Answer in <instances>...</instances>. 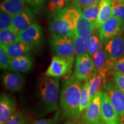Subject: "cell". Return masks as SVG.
<instances>
[{
	"label": "cell",
	"instance_id": "cell-1",
	"mask_svg": "<svg viewBox=\"0 0 124 124\" xmlns=\"http://www.w3.org/2000/svg\"><path fill=\"white\" fill-rule=\"evenodd\" d=\"M81 80L73 75L64 79L60 95V106L64 115L70 120L77 121L81 115L80 112Z\"/></svg>",
	"mask_w": 124,
	"mask_h": 124
},
{
	"label": "cell",
	"instance_id": "cell-2",
	"mask_svg": "<svg viewBox=\"0 0 124 124\" xmlns=\"http://www.w3.org/2000/svg\"><path fill=\"white\" fill-rule=\"evenodd\" d=\"M40 95L47 112L58 109V100L60 88L59 78L41 76L38 78Z\"/></svg>",
	"mask_w": 124,
	"mask_h": 124
},
{
	"label": "cell",
	"instance_id": "cell-3",
	"mask_svg": "<svg viewBox=\"0 0 124 124\" xmlns=\"http://www.w3.org/2000/svg\"><path fill=\"white\" fill-rule=\"evenodd\" d=\"M75 56L65 57L54 55L48 68L44 72V75L60 78L69 75L71 72Z\"/></svg>",
	"mask_w": 124,
	"mask_h": 124
},
{
	"label": "cell",
	"instance_id": "cell-4",
	"mask_svg": "<svg viewBox=\"0 0 124 124\" xmlns=\"http://www.w3.org/2000/svg\"><path fill=\"white\" fill-rule=\"evenodd\" d=\"M97 75V71L92 57L88 54L77 56L74 75L77 79L88 81Z\"/></svg>",
	"mask_w": 124,
	"mask_h": 124
},
{
	"label": "cell",
	"instance_id": "cell-5",
	"mask_svg": "<svg viewBox=\"0 0 124 124\" xmlns=\"http://www.w3.org/2000/svg\"><path fill=\"white\" fill-rule=\"evenodd\" d=\"M49 44L52 53L61 56H75L72 38L67 36L53 33L49 40Z\"/></svg>",
	"mask_w": 124,
	"mask_h": 124
},
{
	"label": "cell",
	"instance_id": "cell-6",
	"mask_svg": "<svg viewBox=\"0 0 124 124\" xmlns=\"http://www.w3.org/2000/svg\"><path fill=\"white\" fill-rule=\"evenodd\" d=\"M43 32L39 25L33 23L25 30L18 33L19 41L29 46L32 50L38 48L42 41Z\"/></svg>",
	"mask_w": 124,
	"mask_h": 124
},
{
	"label": "cell",
	"instance_id": "cell-7",
	"mask_svg": "<svg viewBox=\"0 0 124 124\" xmlns=\"http://www.w3.org/2000/svg\"><path fill=\"white\" fill-rule=\"evenodd\" d=\"M124 30V20L112 16L100 29V38L101 41H107L122 34Z\"/></svg>",
	"mask_w": 124,
	"mask_h": 124
},
{
	"label": "cell",
	"instance_id": "cell-8",
	"mask_svg": "<svg viewBox=\"0 0 124 124\" xmlns=\"http://www.w3.org/2000/svg\"><path fill=\"white\" fill-rule=\"evenodd\" d=\"M103 88L119 115L120 124H124V94L115 84L110 82H108L106 84L103 85Z\"/></svg>",
	"mask_w": 124,
	"mask_h": 124
},
{
	"label": "cell",
	"instance_id": "cell-9",
	"mask_svg": "<svg viewBox=\"0 0 124 124\" xmlns=\"http://www.w3.org/2000/svg\"><path fill=\"white\" fill-rule=\"evenodd\" d=\"M103 92L99 91L93 98L82 117L85 124H98L101 120V100Z\"/></svg>",
	"mask_w": 124,
	"mask_h": 124
},
{
	"label": "cell",
	"instance_id": "cell-10",
	"mask_svg": "<svg viewBox=\"0 0 124 124\" xmlns=\"http://www.w3.org/2000/svg\"><path fill=\"white\" fill-rule=\"evenodd\" d=\"M101 120L106 124H120L119 115L105 91L103 92L102 96Z\"/></svg>",
	"mask_w": 124,
	"mask_h": 124
},
{
	"label": "cell",
	"instance_id": "cell-11",
	"mask_svg": "<svg viewBox=\"0 0 124 124\" xmlns=\"http://www.w3.org/2000/svg\"><path fill=\"white\" fill-rule=\"evenodd\" d=\"M104 49L111 61L124 57V35L121 34L107 41Z\"/></svg>",
	"mask_w": 124,
	"mask_h": 124
},
{
	"label": "cell",
	"instance_id": "cell-12",
	"mask_svg": "<svg viewBox=\"0 0 124 124\" xmlns=\"http://www.w3.org/2000/svg\"><path fill=\"white\" fill-rule=\"evenodd\" d=\"M12 28L17 33H19L30 27L35 21V10L30 8L24 11L13 15Z\"/></svg>",
	"mask_w": 124,
	"mask_h": 124
},
{
	"label": "cell",
	"instance_id": "cell-13",
	"mask_svg": "<svg viewBox=\"0 0 124 124\" xmlns=\"http://www.w3.org/2000/svg\"><path fill=\"white\" fill-rule=\"evenodd\" d=\"M93 62L97 70V74L101 77L103 80V85L106 84L107 75L108 71L110 70V62L108 55L103 49L102 46L101 48L93 57Z\"/></svg>",
	"mask_w": 124,
	"mask_h": 124
},
{
	"label": "cell",
	"instance_id": "cell-14",
	"mask_svg": "<svg viewBox=\"0 0 124 124\" xmlns=\"http://www.w3.org/2000/svg\"><path fill=\"white\" fill-rule=\"evenodd\" d=\"M2 85L7 90L16 92L20 91L25 85V78L18 72H7L2 76Z\"/></svg>",
	"mask_w": 124,
	"mask_h": 124
},
{
	"label": "cell",
	"instance_id": "cell-15",
	"mask_svg": "<svg viewBox=\"0 0 124 124\" xmlns=\"http://www.w3.org/2000/svg\"><path fill=\"white\" fill-rule=\"evenodd\" d=\"M82 8L74 2L63 9L58 15H60L69 23L71 29L75 32L77 26L81 15Z\"/></svg>",
	"mask_w": 124,
	"mask_h": 124
},
{
	"label": "cell",
	"instance_id": "cell-16",
	"mask_svg": "<svg viewBox=\"0 0 124 124\" xmlns=\"http://www.w3.org/2000/svg\"><path fill=\"white\" fill-rule=\"evenodd\" d=\"M15 112V101L7 94H1L0 98V124H5Z\"/></svg>",
	"mask_w": 124,
	"mask_h": 124
},
{
	"label": "cell",
	"instance_id": "cell-17",
	"mask_svg": "<svg viewBox=\"0 0 124 124\" xmlns=\"http://www.w3.org/2000/svg\"><path fill=\"white\" fill-rule=\"evenodd\" d=\"M49 29L53 33L67 36L72 38L76 34L71 30L69 23L60 15H57L49 25Z\"/></svg>",
	"mask_w": 124,
	"mask_h": 124
},
{
	"label": "cell",
	"instance_id": "cell-18",
	"mask_svg": "<svg viewBox=\"0 0 124 124\" xmlns=\"http://www.w3.org/2000/svg\"><path fill=\"white\" fill-rule=\"evenodd\" d=\"M33 67V60L28 55H24L18 58L12 59L9 69L20 73L29 72Z\"/></svg>",
	"mask_w": 124,
	"mask_h": 124
},
{
	"label": "cell",
	"instance_id": "cell-19",
	"mask_svg": "<svg viewBox=\"0 0 124 124\" xmlns=\"http://www.w3.org/2000/svg\"><path fill=\"white\" fill-rule=\"evenodd\" d=\"M112 16V0H100V12L95 23L96 29L101 28L104 23Z\"/></svg>",
	"mask_w": 124,
	"mask_h": 124
},
{
	"label": "cell",
	"instance_id": "cell-20",
	"mask_svg": "<svg viewBox=\"0 0 124 124\" xmlns=\"http://www.w3.org/2000/svg\"><path fill=\"white\" fill-rule=\"evenodd\" d=\"M24 0H4L1 2V9L2 11L15 15L28 9Z\"/></svg>",
	"mask_w": 124,
	"mask_h": 124
},
{
	"label": "cell",
	"instance_id": "cell-21",
	"mask_svg": "<svg viewBox=\"0 0 124 124\" xmlns=\"http://www.w3.org/2000/svg\"><path fill=\"white\" fill-rule=\"evenodd\" d=\"M95 29V24L85 18L81 12L75 31L77 35L90 38L93 35Z\"/></svg>",
	"mask_w": 124,
	"mask_h": 124
},
{
	"label": "cell",
	"instance_id": "cell-22",
	"mask_svg": "<svg viewBox=\"0 0 124 124\" xmlns=\"http://www.w3.org/2000/svg\"><path fill=\"white\" fill-rule=\"evenodd\" d=\"M2 46L7 50L11 59H15L22 56L27 55L32 50L29 46L20 41H17L7 46H4V45Z\"/></svg>",
	"mask_w": 124,
	"mask_h": 124
},
{
	"label": "cell",
	"instance_id": "cell-23",
	"mask_svg": "<svg viewBox=\"0 0 124 124\" xmlns=\"http://www.w3.org/2000/svg\"><path fill=\"white\" fill-rule=\"evenodd\" d=\"M89 38L80 36L77 33L72 37L75 56H81L87 54V43Z\"/></svg>",
	"mask_w": 124,
	"mask_h": 124
},
{
	"label": "cell",
	"instance_id": "cell-24",
	"mask_svg": "<svg viewBox=\"0 0 124 124\" xmlns=\"http://www.w3.org/2000/svg\"><path fill=\"white\" fill-rule=\"evenodd\" d=\"M0 41H1V44L4 46H7L19 41L18 33L16 32L12 28L1 31Z\"/></svg>",
	"mask_w": 124,
	"mask_h": 124
},
{
	"label": "cell",
	"instance_id": "cell-25",
	"mask_svg": "<svg viewBox=\"0 0 124 124\" xmlns=\"http://www.w3.org/2000/svg\"><path fill=\"white\" fill-rule=\"evenodd\" d=\"M70 0H49L48 5V12L51 16L55 17L67 7Z\"/></svg>",
	"mask_w": 124,
	"mask_h": 124
},
{
	"label": "cell",
	"instance_id": "cell-26",
	"mask_svg": "<svg viewBox=\"0 0 124 124\" xmlns=\"http://www.w3.org/2000/svg\"><path fill=\"white\" fill-rule=\"evenodd\" d=\"M81 12L85 18L95 24L100 12V5L83 8L81 10Z\"/></svg>",
	"mask_w": 124,
	"mask_h": 124
},
{
	"label": "cell",
	"instance_id": "cell-27",
	"mask_svg": "<svg viewBox=\"0 0 124 124\" xmlns=\"http://www.w3.org/2000/svg\"><path fill=\"white\" fill-rule=\"evenodd\" d=\"M89 104V82L86 81L83 85V86H82L81 94H80L79 110L81 114L83 112V111L86 110Z\"/></svg>",
	"mask_w": 124,
	"mask_h": 124
},
{
	"label": "cell",
	"instance_id": "cell-28",
	"mask_svg": "<svg viewBox=\"0 0 124 124\" xmlns=\"http://www.w3.org/2000/svg\"><path fill=\"white\" fill-rule=\"evenodd\" d=\"M101 41V40L100 38H99L97 35H93L88 40L87 43V54L92 58L102 46Z\"/></svg>",
	"mask_w": 124,
	"mask_h": 124
},
{
	"label": "cell",
	"instance_id": "cell-29",
	"mask_svg": "<svg viewBox=\"0 0 124 124\" xmlns=\"http://www.w3.org/2000/svg\"><path fill=\"white\" fill-rule=\"evenodd\" d=\"M89 82V96H90V103L93 98L97 93L100 91L101 87L102 82H103L101 77L98 74L95 75Z\"/></svg>",
	"mask_w": 124,
	"mask_h": 124
},
{
	"label": "cell",
	"instance_id": "cell-30",
	"mask_svg": "<svg viewBox=\"0 0 124 124\" xmlns=\"http://www.w3.org/2000/svg\"><path fill=\"white\" fill-rule=\"evenodd\" d=\"M13 15L1 10L0 14V30L11 28L13 25Z\"/></svg>",
	"mask_w": 124,
	"mask_h": 124
},
{
	"label": "cell",
	"instance_id": "cell-31",
	"mask_svg": "<svg viewBox=\"0 0 124 124\" xmlns=\"http://www.w3.org/2000/svg\"><path fill=\"white\" fill-rule=\"evenodd\" d=\"M12 59L2 44L0 46V67L1 69H9Z\"/></svg>",
	"mask_w": 124,
	"mask_h": 124
},
{
	"label": "cell",
	"instance_id": "cell-32",
	"mask_svg": "<svg viewBox=\"0 0 124 124\" xmlns=\"http://www.w3.org/2000/svg\"><path fill=\"white\" fill-rule=\"evenodd\" d=\"M113 16L124 20V4L118 0H112Z\"/></svg>",
	"mask_w": 124,
	"mask_h": 124
},
{
	"label": "cell",
	"instance_id": "cell-33",
	"mask_svg": "<svg viewBox=\"0 0 124 124\" xmlns=\"http://www.w3.org/2000/svg\"><path fill=\"white\" fill-rule=\"evenodd\" d=\"M5 124H27V120L21 113L15 112Z\"/></svg>",
	"mask_w": 124,
	"mask_h": 124
},
{
	"label": "cell",
	"instance_id": "cell-34",
	"mask_svg": "<svg viewBox=\"0 0 124 124\" xmlns=\"http://www.w3.org/2000/svg\"><path fill=\"white\" fill-rule=\"evenodd\" d=\"M110 67L113 72H118L124 74V56L117 60H109Z\"/></svg>",
	"mask_w": 124,
	"mask_h": 124
},
{
	"label": "cell",
	"instance_id": "cell-35",
	"mask_svg": "<svg viewBox=\"0 0 124 124\" xmlns=\"http://www.w3.org/2000/svg\"><path fill=\"white\" fill-rule=\"evenodd\" d=\"M113 79L116 86L124 94V74L114 72Z\"/></svg>",
	"mask_w": 124,
	"mask_h": 124
},
{
	"label": "cell",
	"instance_id": "cell-36",
	"mask_svg": "<svg viewBox=\"0 0 124 124\" xmlns=\"http://www.w3.org/2000/svg\"><path fill=\"white\" fill-rule=\"evenodd\" d=\"M73 2L79 6L81 8L91 6L99 5L100 0H73Z\"/></svg>",
	"mask_w": 124,
	"mask_h": 124
},
{
	"label": "cell",
	"instance_id": "cell-37",
	"mask_svg": "<svg viewBox=\"0 0 124 124\" xmlns=\"http://www.w3.org/2000/svg\"><path fill=\"white\" fill-rule=\"evenodd\" d=\"M28 5L35 10L39 9L43 6L46 0H24Z\"/></svg>",
	"mask_w": 124,
	"mask_h": 124
},
{
	"label": "cell",
	"instance_id": "cell-38",
	"mask_svg": "<svg viewBox=\"0 0 124 124\" xmlns=\"http://www.w3.org/2000/svg\"><path fill=\"white\" fill-rule=\"evenodd\" d=\"M33 124H54V121L52 119H41L36 121Z\"/></svg>",
	"mask_w": 124,
	"mask_h": 124
},
{
	"label": "cell",
	"instance_id": "cell-39",
	"mask_svg": "<svg viewBox=\"0 0 124 124\" xmlns=\"http://www.w3.org/2000/svg\"><path fill=\"white\" fill-rule=\"evenodd\" d=\"M64 124H81L80 123H74V122H70V121H67L66 122H65Z\"/></svg>",
	"mask_w": 124,
	"mask_h": 124
},
{
	"label": "cell",
	"instance_id": "cell-40",
	"mask_svg": "<svg viewBox=\"0 0 124 124\" xmlns=\"http://www.w3.org/2000/svg\"><path fill=\"white\" fill-rule=\"evenodd\" d=\"M118 1L122 3V4H124V0H118Z\"/></svg>",
	"mask_w": 124,
	"mask_h": 124
},
{
	"label": "cell",
	"instance_id": "cell-41",
	"mask_svg": "<svg viewBox=\"0 0 124 124\" xmlns=\"http://www.w3.org/2000/svg\"><path fill=\"white\" fill-rule=\"evenodd\" d=\"M98 124H105V123H104V122H102V121H100V122H99V123Z\"/></svg>",
	"mask_w": 124,
	"mask_h": 124
}]
</instances>
